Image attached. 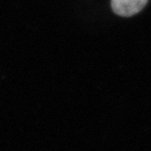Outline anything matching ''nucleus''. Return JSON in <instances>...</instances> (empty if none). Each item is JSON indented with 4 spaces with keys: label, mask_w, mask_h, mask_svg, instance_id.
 Here are the masks:
<instances>
[{
    "label": "nucleus",
    "mask_w": 151,
    "mask_h": 151,
    "mask_svg": "<svg viewBox=\"0 0 151 151\" xmlns=\"http://www.w3.org/2000/svg\"><path fill=\"white\" fill-rule=\"evenodd\" d=\"M148 0H111V9L116 15L131 17L144 9Z\"/></svg>",
    "instance_id": "nucleus-1"
}]
</instances>
